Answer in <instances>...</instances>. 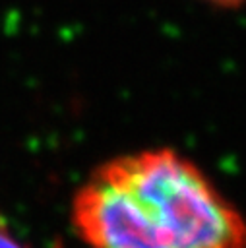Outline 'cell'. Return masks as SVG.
I'll return each instance as SVG.
<instances>
[{
	"mask_svg": "<svg viewBox=\"0 0 246 248\" xmlns=\"http://www.w3.org/2000/svg\"><path fill=\"white\" fill-rule=\"evenodd\" d=\"M213 4H221V6H236V4H242L246 0H209Z\"/></svg>",
	"mask_w": 246,
	"mask_h": 248,
	"instance_id": "cell-4",
	"label": "cell"
},
{
	"mask_svg": "<svg viewBox=\"0 0 246 248\" xmlns=\"http://www.w3.org/2000/svg\"><path fill=\"white\" fill-rule=\"evenodd\" d=\"M0 248H27L25 244H21L15 234L12 232V229L8 227L6 219L0 215Z\"/></svg>",
	"mask_w": 246,
	"mask_h": 248,
	"instance_id": "cell-3",
	"label": "cell"
},
{
	"mask_svg": "<svg viewBox=\"0 0 246 248\" xmlns=\"http://www.w3.org/2000/svg\"><path fill=\"white\" fill-rule=\"evenodd\" d=\"M105 167L134 196L165 248H246V219L184 155L145 149Z\"/></svg>",
	"mask_w": 246,
	"mask_h": 248,
	"instance_id": "cell-1",
	"label": "cell"
},
{
	"mask_svg": "<svg viewBox=\"0 0 246 248\" xmlns=\"http://www.w3.org/2000/svg\"><path fill=\"white\" fill-rule=\"evenodd\" d=\"M72 221L89 248H165L134 196L105 165L76 192Z\"/></svg>",
	"mask_w": 246,
	"mask_h": 248,
	"instance_id": "cell-2",
	"label": "cell"
}]
</instances>
